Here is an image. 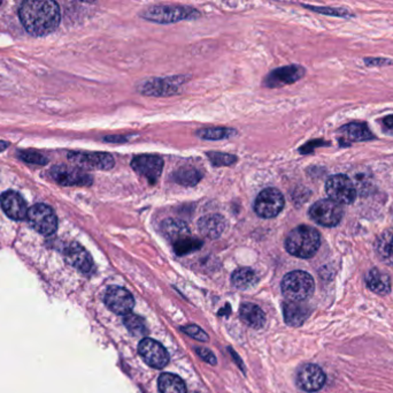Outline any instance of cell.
<instances>
[{
    "instance_id": "cell-11",
    "label": "cell",
    "mask_w": 393,
    "mask_h": 393,
    "mask_svg": "<svg viewBox=\"0 0 393 393\" xmlns=\"http://www.w3.org/2000/svg\"><path fill=\"white\" fill-rule=\"evenodd\" d=\"M51 175L62 186H90L93 182L92 177L78 166H54Z\"/></svg>"
},
{
    "instance_id": "cell-6",
    "label": "cell",
    "mask_w": 393,
    "mask_h": 393,
    "mask_svg": "<svg viewBox=\"0 0 393 393\" xmlns=\"http://www.w3.org/2000/svg\"><path fill=\"white\" fill-rule=\"evenodd\" d=\"M325 192L329 199L338 204H351L356 197L354 182L344 175H332L327 180Z\"/></svg>"
},
{
    "instance_id": "cell-14",
    "label": "cell",
    "mask_w": 393,
    "mask_h": 393,
    "mask_svg": "<svg viewBox=\"0 0 393 393\" xmlns=\"http://www.w3.org/2000/svg\"><path fill=\"white\" fill-rule=\"evenodd\" d=\"M297 384L305 392H318L325 387V374L319 365H303L297 373Z\"/></svg>"
},
{
    "instance_id": "cell-4",
    "label": "cell",
    "mask_w": 393,
    "mask_h": 393,
    "mask_svg": "<svg viewBox=\"0 0 393 393\" xmlns=\"http://www.w3.org/2000/svg\"><path fill=\"white\" fill-rule=\"evenodd\" d=\"M147 21L157 23H174L183 20L195 19L200 16L198 11L186 6H173V5H158L152 6L140 14Z\"/></svg>"
},
{
    "instance_id": "cell-28",
    "label": "cell",
    "mask_w": 393,
    "mask_h": 393,
    "mask_svg": "<svg viewBox=\"0 0 393 393\" xmlns=\"http://www.w3.org/2000/svg\"><path fill=\"white\" fill-rule=\"evenodd\" d=\"M202 178V172L193 168H182L174 173V180L186 187H193Z\"/></svg>"
},
{
    "instance_id": "cell-26",
    "label": "cell",
    "mask_w": 393,
    "mask_h": 393,
    "mask_svg": "<svg viewBox=\"0 0 393 393\" xmlns=\"http://www.w3.org/2000/svg\"><path fill=\"white\" fill-rule=\"evenodd\" d=\"M159 390L162 393H186V384L177 375L164 373L158 380Z\"/></svg>"
},
{
    "instance_id": "cell-8",
    "label": "cell",
    "mask_w": 393,
    "mask_h": 393,
    "mask_svg": "<svg viewBox=\"0 0 393 393\" xmlns=\"http://www.w3.org/2000/svg\"><path fill=\"white\" fill-rule=\"evenodd\" d=\"M29 224L38 233L43 235H52L58 228V218L52 208L45 204H36L28 210Z\"/></svg>"
},
{
    "instance_id": "cell-27",
    "label": "cell",
    "mask_w": 393,
    "mask_h": 393,
    "mask_svg": "<svg viewBox=\"0 0 393 393\" xmlns=\"http://www.w3.org/2000/svg\"><path fill=\"white\" fill-rule=\"evenodd\" d=\"M231 281L239 290H246L257 284L258 276L252 269L241 268L232 274Z\"/></svg>"
},
{
    "instance_id": "cell-13",
    "label": "cell",
    "mask_w": 393,
    "mask_h": 393,
    "mask_svg": "<svg viewBox=\"0 0 393 393\" xmlns=\"http://www.w3.org/2000/svg\"><path fill=\"white\" fill-rule=\"evenodd\" d=\"M106 306L118 315H128L135 306L133 295L126 288L120 286H109L104 297Z\"/></svg>"
},
{
    "instance_id": "cell-33",
    "label": "cell",
    "mask_w": 393,
    "mask_h": 393,
    "mask_svg": "<svg viewBox=\"0 0 393 393\" xmlns=\"http://www.w3.org/2000/svg\"><path fill=\"white\" fill-rule=\"evenodd\" d=\"M19 156L22 160L30 163V164L45 165L47 163V160L45 157L42 156L41 153H35V151H20Z\"/></svg>"
},
{
    "instance_id": "cell-30",
    "label": "cell",
    "mask_w": 393,
    "mask_h": 393,
    "mask_svg": "<svg viewBox=\"0 0 393 393\" xmlns=\"http://www.w3.org/2000/svg\"><path fill=\"white\" fill-rule=\"evenodd\" d=\"M123 323L133 336L144 337V336L147 334L145 321L142 317H140V316L128 314V315L124 316Z\"/></svg>"
},
{
    "instance_id": "cell-9",
    "label": "cell",
    "mask_w": 393,
    "mask_h": 393,
    "mask_svg": "<svg viewBox=\"0 0 393 393\" xmlns=\"http://www.w3.org/2000/svg\"><path fill=\"white\" fill-rule=\"evenodd\" d=\"M68 160L80 169L111 170L114 168L115 160L111 153L74 151L68 153Z\"/></svg>"
},
{
    "instance_id": "cell-36",
    "label": "cell",
    "mask_w": 393,
    "mask_h": 393,
    "mask_svg": "<svg viewBox=\"0 0 393 393\" xmlns=\"http://www.w3.org/2000/svg\"><path fill=\"white\" fill-rule=\"evenodd\" d=\"M195 352L198 353V356L205 361L213 365H217V358H215V356H214L213 352H211V351L207 350V348L198 347V348H195Z\"/></svg>"
},
{
    "instance_id": "cell-2",
    "label": "cell",
    "mask_w": 393,
    "mask_h": 393,
    "mask_svg": "<svg viewBox=\"0 0 393 393\" xmlns=\"http://www.w3.org/2000/svg\"><path fill=\"white\" fill-rule=\"evenodd\" d=\"M321 246V237L315 228L301 225L294 228L285 240V250L299 259H310Z\"/></svg>"
},
{
    "instance_id": "cell-1",
    "label": "cell",
    "mask_w": 393,
    "mask_h": 393,
    "mask_svg": "<svg viewBox=\"0 0 393 393\" xmlns=\"http://www.w3.org/2000/svg\"><path fill=\"white\" fill-rule=\"evenodd\" d=\"M20 20L29 34L45 36L54 32L60 23L61 14L56 1L30 0L22 4Z\"/></svg>"
},
{
    "instance_id": "cell-18",
    "label": "cell",
    "mask_w": 393,
    "mask_h": 393,
    "mask_svg": "<svg viewBox=\"0 0 393 393\" xmlns=\"http://www.w3.org/2000/svg\"><path fill=\"white\" fill-rule=\"evenodd\" d=\"M310 307L305 303H291L285 301L283 303V314L285 323L290 327H301L310 316Z\"/></svg>"
},
{
    "instance_id": "cell-23",
    "label": "cell",
    "mask_w": 393,
    "mask_h": 393,
    "mask_svg": "<svg viewBox=\"0 0 393 393\" xmlns=\"http://www.w3.org/2000/svg\"><path fill=\"white\" fill-rule=\"evenodd\" d=\"M239 315L250 328L261 329L266 323V316L260 307L254 303H244L239 309Z\"/></svg>"
},
{
    "instance_id": "cell-39",
    "label": "cell",
    "mask_w": 393,
    "mask_h": 393,
    "mask_svg": "<svg viewBox=\"0 0 393 393\" xmlns=\"http://www.w3.org/2000/svg\"><path fill=\"white\" fill-rule=\"evenodd\" d=\"M0 5H1V3H0Z\"/></svg>"
},
{
    "instance_id": "cell-31",
    "label": "cell",
    "mask_w": 393,
    "mask_h": 393,
    "mask_svg": "<svg viewBox=\"0 0 393 393\" xmlns=\"http://www.w3.org/2000/svg\"><path fill=\"white\" fill-rule=\"evenodd\" d=\"M202 246V242L195 237H184L182 240L177 241L174 244V250L177 255H186V254L192 253L198 250Z\"/></svg>"
},
{
    "instance_id": "cell-19",
    "label": "cell",
    "mask_w": 393,
    "mask_h": 393,
    "mask_svg": "<svg viewBox=\"0 0 393 393\" xmlns=\"http://www.w3.org/2000/svg\"><path fill=\"white\" fill-rule=\"evenodd\" d=\"M66 257L71 266L82 272H90L93 266L92 257L81 245L71 244L66 250Z\"/></svg>"
},
{
    "instance_id": "cell-10",
    "label": "cell",
    "mask_w": 393,
    "mask_h": 393,
    "mask_svg": "<svg viewBox=\"0 0 393 393\" xmlns=\"http://www.w3.org/2000/svg\"><path fill=\"white\" fill-rule=\"evenodd\" d=\"M131 168L149 181V184H155L162 177L164 160L155 155H140L131 160Z\"/></svg>"
},
{
    "instance_id": "cell-5",
    "label": "cell",
    "mask_w": 393,
    "mask_h": 393,
    "mask_svg": "<svg viewBox=\"0 0 393 393\" xmlns=\"http://www.w3.org/2000/svg\"><path fill=\"white\" fill-rule=\"evenodd\" d=\"M344 210L341 204L330 200H320L310 209V217L316 224L325 228H334L341 222Z\"/></svg>"
},
{
    "instance_id": "cell-37",
    "label": "cell",
    "mask_w": 393,
    "mask_h": 393,
    "mask_svg": "<svg viewBox=\"0 0 393 393\" xmlns=\"http://www.w3.org/2000/svg\"><path fill=\"white\" fill-rule=\"evenodd\" d=\"M383 124L385 127L390 128L393 129V115L392 116L387 117V118L383 119Z\"/></svg>"
},
{
    "instance_id": "cell-35",
    "label": "cell",
    "mask_w": 393,
    "mask_h": 393,
    "mask_svg": "<svg viewBox=\"0 0 393 393\" xmlns=\"http://www.w3.org/2000/svg\"><path fill=\"white\" fill-rule=\"evenodd\" d=\"M308 7L312 11H315V12L323 13V14H328V16H350V12H347L346 10H343V8H323V7H313V6H306Z\"/></svg>"
},
{
    "instance_id": "cell-17",
    "label": "cell",
    "mask_w": 393,
    "mask_h": 393,
    "mask_svg": "<svg viewBox=\"0 0 393 393\" xmlns=\"http://www.w3.org/2000/svg\"><path fill=\"white\" fill-rule=\"evenodd\" d=\"M375 136L365 124L361 122H351L349 125L343 126L339 129V142L341 146H350L354 142L373 140Z\"/></svg>"
},
{
    "instance_id": "cell-29",
    "label": "cell",
    "mask_w": 393,
    "mask_h": 393,
    "mask_svg": "<svg viewBox=\"0 0 393 393\" xmlns=\"http://www.w3.org/2000/svg\"><path fill=\"white\" fill-rule=\"evenodd\" d=\"M236 134L235 131H232L230 128H207V129H202L197 131V136L202 139V140L219 141L229 139Z\"/></svg>"
},
{
    "instance_id": "cell-34",
    "label": "cell",
    "mask_w": 393,
    "mask_h": 393,
    "mask_svg": "<svg viewBox=\"0 0 393 393\" xmlns=\"http://www.w3.org/2000/svg\"><path fill=\"white\" fill-rule=\"evenodd\" d=\"M182 331L184 334H189L190 337L195 338V339L199 340V341H208V339H210L207 334L199 328V327H197V325L183 327Z\"/></svg>"
},
{
    "instance_id": "cell-22",
    "label": "cell",
    "mask_w": 393,
    "mask_h": 393,
    "mask_svg": "<svg viewBox=\"0 0 393 393\" xmlns=\"http://www.w3.org/2000/svg\"><path fill=\"white\" fill-rule=\"evenodd\" d=\"M162 233L173 241V244L177 241L182 240L184 237H191L190 228L186 222L181 219L169 218L166 219L162 225Z\"/></svg>"
},
{
    "instance_id": "cell-12",
    "label": "cell",
    "mask_w": 393,
    "mask_h": 393,
    "mask_svg": "<svg viewBox=\"0 0 393 393\" xmlns=\"http://www.w3.org/2000/svg\"><path fill=\"white\" fill-rule=\"evenodd\" d=\"M138 353L142 356V359L152 368H164L169 361L166 348L157 340L150 339V338H145L140 341Z\"/></svg>"
},
{
    "instance_id": "cell-25",
    "label": "cell",
    "mask_w": 393,
    "mask_h": 393,
    "mask_svg": "<svg viewBox=\"0 0 393 393\" xmlns=\"http://www.w3.org/2000/svg\"><path fill=\"white\" fill-rule=\"evenodd\" d=\"M182 85L180 82H173L171 80H152L143 85L140 91L145 95H155V96H164V95L176 94L179 91V86Z\"/></svg>"
},
{
    "instance_id": "cell-3",
    "label": "cell",
    "mask_w": 393,
    "mask_h": 393,
    "mask_svg": "<svg viewBox=\"0 0 393 393\" xmlns=\"http://www.w3.org/2000/svg\"><path fill=\"white\" fill-rule=\"evenodd\" d=\"M281 288L286 301L306 303L314 293L315 283L308 272L297 270L284 276Z\"/></svg>"
},
{
    "instance_id": "cell-32",
    "label": "cell",
    "mask_w": 393,
    "mask_h": 393,
    "mask_svg": "<svg viewBox=\"0 0 393 393\" xmlns=\"http://www.w3.org/2000/svg\"><path fill=\"white\" fill-rule=\"evenodd\" d=\"M207 156L210 160H211L212 164L214 166H217V168L232 165L237 160L236 156H232L229 153H207Z\"/></svg>"
},
{
    "instance_id": "cell-7",
    "label": "cell",
    "mask_w": 393,
    "mask_h": 393,
    "mask_svg": "<svg viewBox=\"0 0 393 393\" xmlns=\"http://www.w3.org/2000/svg\"><path fill=\"white\" fill-rule=\"evenodd\" d=\"M283 194L276 188L263 189L254 202V211L262 218H274L284 208Z\"/></svg>"
},
{
    "instance_id": "cell-38",
    "label": "cell",
    "mask_w": 393,
    "mask_h": 393,
    "mask_svg": "<svg viewBox=\"0 0 393 393\" xmlns=\"http://www.w3.org/2000/svg\"><path fill=\"white\" fill-rule=\"evenodd\" d=\"M8 147V143L7 142H4V141H0V151H4Z\"/></svg>"
},
{
    "instance_id": "cell-21",
    "label": "cell",
    "mask_w": 393,
    "mask_h": 393,
    "mask_svg": "<svg viewBox=\"0 0 393 393\" xmlns=\"http://www.w3.org/2000/svg\"><path fill=\"white\" fill-rule=\"evenodd\" d=\"M365 284L369 290L373 291L378 295H387L391 292L390 276L377 268L369 270L368 274L365 276Z\"/></svg>"
},
{
    "instance_id": "cell-15",
    "label": "cell",
    "mask_w": 393,
    "mask_h": 393,
    "mask_svg": "<svg viewBox=\"0 0 393 393\" xmlns=\"http://www.w3.org/2000/svg\"><path fill=\"white\" fill-rule=\"evenodd\" d=\"M303 74H305V69L301 66H285L270 73L265 80V83L270 88L283 87L301 80Z\"/></svg>"
},
{
    "instance_id": "cell-16",
    "label": "cell",
    "mask_w": 393,
    "mask_h": 393,
    "mask_svg": "<svg viewBox=\"0 0 393 393\" xmlns=\"http://www.w3.org/2000/svg\"><path fill=\"white\" fill-rule=\"evenodd\" d=\"M0 204L5 213L14 221H22L28 215L25 199L16 192H5L0 197Z\"/></svg>"
},
{
    "instance_id": "cell-20",
    "label": "cell",
    "mask_w": 393,
    "mask_h": 393,
    "mask_svg": "<svg viewBox=\"0 0 393 393\" xmlns=\"http://www.w3.org/2000/svg\"><path fill=\"white\" fill-rule=\"evenodd\" d=\"M226 222L224 217L221 215H215V213L204 216L199 219L198 223L200 233L210 239H217L221 237L226 230Z\"/></svg>"
},
{
    "instance_id": "cell-24",
    "label": "cell",
    "mask_w": 393,
    "mask_h": 393,
    "mask_svg": "<svg viewBox=\"0 0 393 393\" xmlns=\"http://www.w3.org/2000/svg\"><path fill=\"white\" fill-rule=\"evenodd\" d=\"M375 250L381 261L393 266V228L384 231L375 242Z\"/></svg>"
}]
</instances>
